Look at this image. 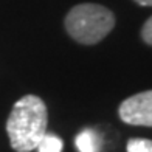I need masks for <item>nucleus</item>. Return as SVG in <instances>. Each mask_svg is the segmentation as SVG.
Wrapping results in <instances>:
<instances>
[{"instance_id": "2", "label": "nucleus", "mask_w": 152, "mask_h": 152, "mask_svg": "<svg viewBox=\"0 0 152 152\" xmlns=\"http://www.w3.org/2000/svg\"><path fill=\"white\" fill-rule=\"evenodd\" d=\"M115 26V16L102 5L81 3L65 17V30L79 44L93 45L102 40Z\"/></svg>"}, {"instance_id": "7", "label": "nucleus", "mask_w": 152, "mask_h": 152, "mask_svg": "<svg viewBox=\"0 0 152 152\" xmlns=\"http://www.w3.org/2000/svg\"><path fill=\"white\" fill-rule=\"evenodd\" d=\"M141 37H143V40L148 45L152 47V16L143 25V28H141Z\"/></svg>"}, {"instance_id": "1", "label": "nucleus", "mask_w": 152, "mask_h": 152, "mask_svg": "<svg viewBox=\"0 0 152 152\" xmlns=\"http://www.w3.org/2000/svg\"><path fill=\"white\" fill-rule=\"evenodd\" d=\"M48 112L45 102L36 95L20 98L6 121L11 148L17 152H31L47 134Z\"/></svg>"}, {"instance_id": "5", "label": "nucleus", "mask_w": 152, "mask_h": 152, "mask_svg": "<svg viewBox=\"0 0 152 152\" xmlns=\"http://www.w3.org/2000/svg\"><path fill=\"white\" fill-rule=\"evenodd\" d=\"M64 141L53 134H45L37 144V152H62Z\"/></svg>"}, {"instance_id": "8", "label": "nucleus", "mask_w": 152, "mask_h": 152, "mask_svg": "<svg viewBox=\"0 0 152 152\" xmlns=\"http://www.w3.org/2000/svg\"><path fill=\"white\" fill-rule=\"evenodd\" d=\"M134 2L141 6H152V0H134Z\"/></svg>"}, {"instance_id": "6", "label": "nucleus", "mask_w": 152, "mask_h": 152, "mask_svg": "<svg viewBox=\"0 0 152 152\" xmlns=\"http://www.w3.org/2000/svg\"><path fill=\"white\" fill-rule=\"evenodd\" d=\"M127 152H152V140L130 138L127 141Z\"/></svg>"}, {"instance_id": "3", "label": "nucleus", "mask_w": 152, "mask_h": 152, "mask_svg": "<svg viewBox=\"0 0 152 152\" xmlns=\"http://www.w3.org/2000/svg\"><path fill=\"white\" fill-rule=\"evenodd\" d=\"M121 121L130 126L152 127V90L140 92L124 99L118 109Z\"/></svg>"}, {"instance_id": "4", "label": "nucleus", "mask_w": 152, "mask_h": 152, "mask_svg": "<svg viewBox=\"0 0 152 152\" xmlns=\"http://www.w3.org/2000/svg\"><path fill=\"white\" fill-rule=\"evenodd\" d=\"M101 135L93 129H84L76 135L75 144L79 152H99L101 151Z\"/></svg>"}]
</instances>
